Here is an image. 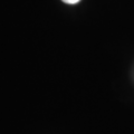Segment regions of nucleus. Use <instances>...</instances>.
Masks as SVG:
<instances>
[{"mask_svg": "<svg viewBox=\"0 0 134 134\" xmlns=\"http://www.w3.org/2000/svg\"><path fill=\"white\" fill-rule=\"evenodd\" d=\"M62 1H64L65 3H68V5H75V3L81 1V0H62Z\"/></svg>", "mask_w": 134, "mask_h": 134, "instance_id": "1", "label": "nucleus"}]
</instances>
